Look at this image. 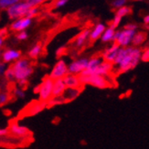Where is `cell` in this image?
I'll return each instance as SVG.
<instances>
[{"mask_svg":"<svg viewBox=\"0 0 149 149\" xmlns=\"http://www.w3.org/2000/svg\"><path fill=\"white\" fill-rule=\"evenodd\" d=\"M2 60L5 63H10L13 61H17V60L20 59L21 53L20 51L17 49H6L1 54Z\"/></svg>","mask_w":149,"mask_h":149,"instance_id":"cell-11","label":"cell"},{"mask_svg":"<svg viewBox=\"0 0 149 149\" xmlns=\"http://www.w3.org/2000/svg\"><path fill=\"white\" fill-rule=\"evenodd\" d=\"M14 78L17 80L20 86H24L27 84L28 79L33 72V68L31 67L30 63L26 59H19L15 61L12 67Z\"/></svg>","mask_w":149,"mask_h":149,"instance_id":"cell-2","label":"cell"},{"mask_svg":"<svg viewBox=\"0 0 149 149\" xmlns=\"http://www.w3.org/2000/svg\"><path fill=\"white\" fill-rule=\"evenodd\" d=\"M62 103H65V101L62 98V96H54L51 97V98L48 101L47 104L49 105H60Z\"/></svg>","mask_w":149,"mask_h":149,"instance_id":"cell-24","label":"cell"},{"mask_svg":"<svg viewBox=\"0 0 149 149\" xmlns=\"http://www.w3.org/2000/svg\"><path fill=\"white\" fill-rule=\"evenodd\" d=\"M121 20H122V18L120 17H118V16H114L113 17V20H112V22H111V25H110V28H112V29H117L118 28V26L120 25V23H121Z\"/></svg>","mask_w":149,"mask_h":149,"instance_id":"cell-29","label":"cell"},{"mask_svg":"<svg viewBox=\"0 0 149 149\" xmlns=\"http://www.w3.org/2000/svg\"><path fill=\"white\" fill-rule=\"evenodd\" d=\"M113 65L112 63L107 62L103 61L100 65L96 68V70H94V73L96 75H99V76H102V77H106L110 74V72H112Z\"/></svg>","mask_w":149,"mask_h":149,"instance_id":"cell-12","label":"cell"},{"mask_svg":"<svg viewBox=\"0 0 149 149\" xmlns=\"http://www.w3.org/2000/svg\"><path fill=\"white\" fill-rule=\"evenodd\" d=\"M106 29V26L102 23H98L96 24L93 29L92 30H90V36H89V38L92 41H95L97 40L98 38H101L102 34L103 33V31Z\"/></svg>","mask_w":149,"mask_h":149,"instance_id":"cell-15","label":"cell"},{"mask_svg":"<svg viewBox=\"0 0 149 149\" xmlns=\"http://www.w3.org/2000/svg\"><path fill=\"white\" fill-rule=\"evenodd\" d=\"M142 50L136 47H127V52L122 61L117 64L118 70L120 72H126L128 70L134 69L138 65L141 58Z\"/></svg>","mask_w":149,"mask_h":149,"instance_id":"cell-1","label":"cell"},{"mask_svg":"<svg viewBox=\"0 0 149 149\" xmlns=\"http://www.w3.org/2000/svg\"><path fill=\"white\" fill-rule=\"evenodd\" d=\"M38 13V6H32L29 9V11L27 12V15H26V17H29V18H33L35 16H37V14Z\"/></svg>","mask_w":149,"mask_h":149,"instance_id":"cell-28","label":"cell"},{"mask_svg":"<svg viewBox=\"0 0 149 149\" xmlns=\"http://www.w3.org/2000/svg\"><path fill=\"white\" fill-rule=\"evenodd\" d=\"M69 2V0H57V2L55 3V6L57 8H62V6H65Z\"/></svg>","mask_w":149,"mask_h":149,"instance_id":"cell-36","label":"cell"},{"mask_svg":"<svg viewBox=\"0 0 149 149\" xmlns=\"http://www.w3.org/2000/svg\"><path fill=\"white\" fill-rule=\"evenodd\" d=\"M136 1H144V0H136Z\"/></svg>","mask_w":149,"mask_h":149,"instance_id":"cell-41","label":"cell"},{"mask_svg":"<svg viewBox=\"0 0 149 149\" xmlns=\"http://www.w3.org/2000/svg\"><path fill=\"white\" fill-rule=\"evenodd\" d=\"M89 36H90V30L89 29L82 30L75 38V41H74L75 46L78 48L82 47L83 45L85 44V42L89 40Z\"/></svg>","mask_w":149,"mask_h":149,"instance_id":"cell-18","label":"cell"},{"mask_svg":"<svg viewBox=\"0 0 149 149\" xmlns=\"http://www.w3.org/2000/svg\"><path fill=\"white\" fill-rule=\"evenodd\" d=\"M140 61H144V62H148V61H149V49H146L142 51Z\"/></svg>","mask_w":149,"mask_h":149,"instance_id":"cell-32","label":"cell"},{"mask_svg":"<svg viewBox=\"0 0 149 149\" xmlns=\"http://www.w3.org/2000/svg\"><path fill=\"white\" fill-rule=\"evenodd\" d=\"M31 24H32V19L24 17L15 19V20L12 22L10 28L12 30L17 31V32L26 31V29H27L29 27H30Z\"/></svg>","mask_w":149,"mask_h":149,"instance_id":"cell-9","label":"cell"},{"mask_svg":"<svg viewBox=\"0 0 149 149\" xmlns=\"http://www.w3.org/2000/svg\"><path fill=\"white\" fill-rule=\"evenodd\" d=\"M67 74H68L67 63L63 60H60L54 65L53 69L51 70L49 78H50L51 80L55 81V80H59V79H63Z\"/></svg>","mask_w":149,"mask_h":149,"instance_id":"cell-7","label":"cell"},{"mask_svg":"<svg viewBox=\"0 0 149 149\" xmlns=\"http://www.w3.org/2000/svg\"><path fill=\"white\" fill-rule=\"evenodd\" d=\"M41 50H42V46L40 44H36L35 46L32 47V49L29 50V55L30 58H38L40 56V54L41 53Z\"/></svg>","mask_w":149,"mask_h":149,"instance_id":"cell-23","label":"cell"},{"mask_svg":"<svg viewBox=\"0 0 149 149\" xmlns=\"http://www.w3.org/2000/svg\"><path fill=\"white\" fill-rule=\"evenodd\" d=\"M115 29H112V28H106L103 31V33L101 36V40L102 42H113V38H114V34H115Z\"/></svg>","mask_w":149,"mask_h":149,"instance_id":"cell-20","label":"cell"},{"mask_svg":"<svg viewBox=\"0 0 149 149\" xmlns=\"http://www.w3.org/2000/svg\"><path fill=\"white\" fill-rule=\"evenodd\" d=\"M4 74H5V77L6 78V80H8V81H14L15 80L14 72H13V70L11 67L6 69V70L4 72Z\"/></svg>","mask_w":149,"mask_h":149,"instance_id":"cell-30","label":"cell"},{"mask_svg":"<svg viewBox=\"0 0 149 149\" xmlns=\"http://www.w3.org/2000/svg\"><path fill=\"white\" fill-rule=\"evenodd\" d=\"M127 1H128V0H113L112 6H113V8L118 9V8H122V6H126Z\"/></svg>","mask_w":149,"mask_h":149,"instance_id":"cell-27","label":"cell"},{"mask_svg":"<svg viewBox=\"0 0 149 149\" xmlns=\"http://www.w3.org/2000/svg\"><path fill=\"white\" fill-rule=\"evenodd\" d=\"M52 86H53V80L47 77L44 79L41 84L38 86V95L41 102H46L51 97H52Z\"/></svg>","mask_w":149,"mask_h":149,"instance_id":"cell-6","label":"cell"},{"mask_svg":"<svg viewBox=\"0 0 149 149\" xmlns=\"http://www.w3.org/2000/svg\"><path fill=\"white\" fill-rule=\"evenodd\" d=\"M45 1H46V0H27V2L30 6V8H32V6H40V4H42Z\"/></svg>","mask_w":149,"mask_h":149,"instance_id":"cell-34","label":"cell"},{"mask_svg":"<svg viewBox=\"0 0 149 149\" xmlns=\"http://www.w3.org/2000/svg\"><path fill=\"white\" fill-rule=\"evenodd\" d=\"M47 102H41V103H37L33 107H32L31 110H29V114H37L40 112H41L42 110L46 107Z\"/></svg>","mask_w":149,"mask_h":149,"instance_id":"cell-25","label":"cell"},{"mask_svg":"<svg viewBox=\"0 0 149 149\" xmlns=\"http://www.w3.org/2000/svg\"><path fill=\"white\" fill-rule=\"evenodd\" d=\"M146 40V34L145 32H135V34L133 37L132 43L134 47L138 48V46H141Z\"/></svg>","mask_w":149,"mask_h":149,"instance_id":"cell-21","label":"cell"},{"mask_svg":"<svg viewBox=\"0 0 149 149\" xmlns=\"http://www.w3.org/2000/svg\"><path fill=\"white\" fill-rule=\"evenodd\" d=\"M62 80H63L64 84H65L66 88H81V84L80 82L78 75L68 73Z\"/></svg>","mask_w":149,"mask_h":149,"instance_id":"cell-13","label":"cell"},{"mask_svg":"<svg viewBox=\"0 0 149 149\" xmlns=\"http://www.w3.org/2000/svg\"><path fill=\"white\" fill-rule=\"evenodd\" d=\"M10 131L14 134L17 135V136H25L26 134H28L29 129L27 127L15 123V124H12L10 125Z\"/></svg>","mask_w":149,"mask_h":149,"instance_id":"cell-19","label":"cell"},{"mask_svg":"<svg viewBox=\"0 0 149 149\" xmlns=\"http://www.w3.org/2000/svg\"><path fill=\"white\" fill-rule=\"evenodd\" d=\"M28 37L29 35L26 31H20V32H18L17 35V38L18 40H26L28 38Z\"/></svg>","mask_w":149,"mask_h":149,"instance_id":"cell-35","label":"cell"},{"mask_svg":"<svg viewBox=\"0 0 149 149\" xmlns=\"http://www.w3.org/2000/svg\"><path fill=\"white\" fill-rule=\"evenodd\" d=\"M9 100V95L6 93H0V105H4Z\"/></svg>","mask_w":149,"mask_h":149,"instance_id":"cell-31","label":"cell"},{"mask_svg":"<svg viewBox=\"0 0 149 149\" xmlns=\"http://www.w3.org/2000/svg\"><path fill=\"white\" fill-rule=\"evenodd\" d=\"M124 29H131V30H135V31H136V29H137V25L136 24H133V23H129V24H127V25L125 26Z\"/></svg>","mask_w":149,"mask_h":149,"instance_id":"cell-37","label":"cell"},{"mask_svg":"<svg viewBox=\"0 0 149 149\" xmlns=\"http://www.w3.org/2000/svg\"><path fill=\"white\" fill-rule=\"evenodd\" d=\"M144 23L146 25H148V23H149V16L148 15L145 16V17H144Z\"/></svg>","mask_w":149,"mask_h":149,"instance_id":"cell-39","label":"cell"},{"mask_svg":"<svg viewBox=\"0 0 149 149\" xmlns=\"http://www.w3.org/2000/svg\"><path fill=\"white\" fill-rule=\"evenodd\" d=\"M66 90V86L63 82L62 79L53 81L52 86V97L54 96H61L64 91Z\"/></svg>","mask_w":149,"mask_h":149,"instance_id":"cell-17","label":"cell"},{"mask_svg":"<svg viewBox=\"0 0 149 149\" xmlns=\"http://www.w3.org/2000/svg\"><path fill=\"white\" fill-rule=\"evenodd\" d=\"M135 30L123 29L122 30L115 31L113 43L117 44L120 48H126L129 47L132 43L133 37L135 34Z\"/></svg>","mask_w":149,"mask_h":149,"instance_id":"cell-4","label":"cell"},{"mask_svg":"<svg viewBox=\"0 0 149 149\" xmlns=\"http://www.w3.org/2000/svg\"><path fill=\"white\" fill-rule=\"evenodd\" d=\"M1 54H2V52H1V50H0V56H1Z\"/></svg>","mask_w":149,"mask_h":149,"instance_id":"cell-42","label":"cell"},{"mask_svg":"<svg viewBox=\"0 0 149 149\" xmlns=\"http://www.w3.org/2000/svg\"><path fill=\"white\" fill-rule=\"evenodd\" d=\"M119 49H120V47L117 44L113 43L111 45V47H109L107 49H105L104 52H103L102 57V60L104 61H107V62H110L113 64L115 60V58H116V55L118 53Z\"/></svg>","mask_w":149,"mask_h":149,"instance_id":"cell-10","label":"cell"},{"mask_svg":"<svg viewBox=\"0 0 149 149\" xmlns=\"http://www.w3.org/2000/svg\"><path fill=\"white\" fill-rule=\"evenodd\" d=\"M88 58H81L76 61H73L68 65V73L73 75H79L83 70H85L88 65Z\"/></svg>","mask_w":149,"mask_h":149,"instance_id":"cell-8","label":"cell"},{"mask_svg":"<svg viewBox=\"0 0 149 149\" xmlns=\"http://www.w3.org/2000/svg\"><path fill=\"white\" fill-rule=\"evenodd\" d=\"M81 93V88H66V90L64 91L62 93V98L65 101V102L73 101L79 96Z\"/></svg>","mask_w":149,"mask_h":149,"instance_id":"cell-14","label":"cell"},{"mask_svg":"<svg viewBox=\"0 0 149 149\" xmlns=\"http://www.w3.org/2000/svg\"><path fill=\"white\" fill-rule=\"evenodd\" d=\"M78 77H79L81 85L82 84H90V85L93 87H97L100 89L107 88L110 86V82L107 81L106 77L99 76L96 74H87L84 72L80 73Z\"/></svg>","mask_w":149,"mask_h":149,"instance_id":"cell-3","label":"cell"},{"mask_svg":"<svg viewBox=\"0 0 149 149\" xmlns=\"http://www.w3.org/2000/svg\"><path fill=\"white\" fill-rule=\"evenodd\" d=\"M3 42H4V37L0 36V49H1V47H2Z\"/></svg>","mask_w":149,"mask_h":149,"instance_id":"cell-40","label":"cell"},{"mask_svg":"<svg viewBox=\"0 0 149 149\" xmlns=\"http://www.w3.org/2000/svg\"><path fill=\"white\" fill-rule=\"evenodd\" d=\"M22 1H27V0H22Z\"/></svg>","mask_w":149,"mask_h":149,"instance_id":"cell-43","label":"cell"},{"mask_svg":"<svg viewBox=\"0 0 149 149\" xmlns=\"http://www.w3.org/2000/svg\"><path fill=\"white\" fill-rule=\"evenodd\" d=\"M8 133V130L6 128H0V137L1 136H5V135H6Z\"/></svg>","mask_w":149,"mask_h":149,"instance_id":"cell-38","label":"cell"},{"mask_svg":"<svg viewBox=\"0 0 149 149\" xmlns=\"http://www.w3.org/2000/svg\"><path fill=\"white\" fill-rule=\"evenodd\" d=\"M132 12V9L130 8V6H122V8L116 9V12H115V15L120 17L121 18H123L125 16H128L129 14H131Z\"/></svg>","mask_w":149,"mask_h":149,"instance_id":"cell-22","label":"cell"},{"mask_svg":"<svg viewBox=\"0 0 149 149\" xmlns=\"http://www.w3.org/2000/svg\"><path fill=\"white\" fill-rule=\"evenodd\" d=\"M14 93H15V95L17 97V98H20V99L25 98V96H26V93L23 91V89H20V88L15 89L14 90Z\"/></svg>","mask_w":149,"mask_h":149,"instance_id":"cell-33","label":"cell"},{"mask_svg":"<svg viewBox=\"0 0 149 149\" xmlns=\"http://www.w3.org/2000/svg\"><path fill=\"white\" fill-rule=\"evenodd\" d=\"M30 8V6L27 1H22L20 0L19 2L16 3L15 5L11 6L6 10V14L8 17L11 19H17L20 17H24L27 15V12Z\"/></svg>","mask_w":149,"mask_h":149,"instance_id":"cell-5","label":"cell"},{"mask_svg":"<svg viewBox=\"0 0 149 149\" xmlns=\"http://www.w3.org/2000/svg\"><path fill=\"white\" fill-rule=\"evenodd\" d=\"M102 61H103V60H102V58H101V57L91 58V59H89L86 70H83V72L85 73H87V74H93L96 68L98 67Z\"/></svg>","mask_w":149,"mask_h":149,"instance_id":"cell-16","label":"cell"},{"mask_svg":"<svg viewBox=\"0 0 149 149\" xmlns=\"http://www.w3.org/2000/svg\"><path fill=\"white\" fill-rule=\"evenodd\" d=\"M20 0H0V8L1 9H8L11 6L15 5L19 2Z\"/></svg>","mask_w":149,"mask_h":149,"instance_id":"cell-26","label":"cell"}]
</instances>
